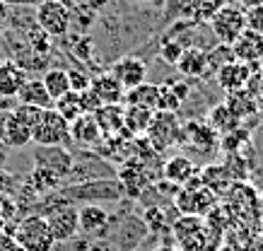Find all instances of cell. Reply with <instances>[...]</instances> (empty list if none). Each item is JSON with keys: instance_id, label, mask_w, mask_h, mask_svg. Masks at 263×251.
Segmentation results:
<instances>
[{"instance_id": "cell-25", "label": "cell", "mask_w": 263, "mask_h": 251, "mask_svg": "<svg viewBox=\"0 0 263 251\" xmlns=\"http://www.w3.org/2000/svg\"><path fill=\"white\" fill-rule=\"evenodd\" d=\"M121 191H128V196H140L145 186H147V171L140 162H130L128 167L121 169Z\"/></svg>"}, {"instance_id": "cell-47", "label": "cell", "mask_w": 263, "mask_h": 251, "mask_svg": "<svg viewBox=\"0 0 263 251\" xmlns=\"http://www.w3.org/2000/svg\"><path fill=\"white\" fill-rule=\"evenodd\" d=\"M3 20H5V3L0 0V22H3Z\"/></svg>"}, {"instance_id": "cell-18", "label": "cell", "mask_w": 263, "mask_h": 251, "mask_svg": "<svg viewBox=\"0 0 263 251\" xmlns=\"http://www.w3.org/2000/svg\"><path fill=\"white\" fill-rule=\"evenodd\" d=\"M78 218H80V232L85 235L104 237L106 227H109V213L99 208V205H85L78 208Z\"/></svg>"}, {"instance_id": "cell-7", "label": "cell", "mask_w": 263, "mask_h": 251, "mask_svg": "<svg viewBox=\"0 0 263 251\" xmlns=\"http://www.w3.org/2000/svg\"><path fill=\"white\" fill-rule=\"evenodd\" d=\"M53 232V239L58 242H70L80 232V218H78V208L75 205H58L51 213L44 215Z\"/></svg>"}, {"instance_id": "cell-29", "label": "cell", "mask_w": 263, "mask_h": 251, "mask_svg": "<svg viewBox=\"0 0 263 251\" xmlns=\"http://www.w3.org/2000/svg\"><path fill=\"white\" fill-rule=\"evenodd\" d=\"M53 109H56L68 123L78 121L80 116H85V111H82V99L78 92H68L65 97L56 99V102H53Z\"/></svg>"}, {"instance_id": "cell-5", "label": "cell", "mask_w": 263, "mask_h": 251, "mask_svg": "<svg viewBox=\"0 0 263 251\" xmlns=\"http://www.w3.org/2000/svg\"><path fill=\"white\" fill-rule=\"evenodd\" d=\"M208 25H210L213 36L220 41V46H232L241 36V32L247 29L244 8H239V5H224Z\"/></svg>"}, {"instance_id": "cell-13", "label": "cell", "mask_w": 263, "mask_h": 251, "mask_svg": "<svg viewBox=\"0 0 263 251\" xmlns=\"http://www.w3.org/2000/svg\"><path fill=\"white\" fill-rule=\"evenodd\" d=\"M27 80L29 78L17 61H10V58L0 61V97L3 99H15Z\"/></svg>"}, {"instance_id": "cell-2", "label": "cell", "mask_w": 263, "mask_h": 251, "mask_svg": "<svg viewBox=\"0 0 263 251\" xmlns=\"http://www.w3.org/2000/svg\"><path fill=\"white\" fill-rule=\"evenodd\" d=\"M145 140L150 143V147L157 155L179 145V140H181V121H179V116L176 113L155 111L150 128L145 133Z\"/></svg>"}, {"instance_id": "cell-27", "label": "cell", "mask_w": 263, "mask_h": 251, "mask_svg": "<svg viewBox=\"0 0 263 251\" xmlns=\"http://www.w3.org/2000/svg\"><path fill=\"white\" fill-rule=\"evenodd\" d=\"M41 82H44L48 97L53 99V102L65 97V94L70 92V78H68V70H63V68H51V70H46L44 78H41Z\"/></svg>"}, {"instance_id": "cell-40", "label": "cell", "mask_w": 263, "mask_h": 251, "mask_svg": "<svg viewBox=\"0 0 263 251\" xmlns=\"http://www.w3.org/2000/svg\"><path fill=\"white\" fill-rule=\"evenodd\" d=\"M145 222H147L150 229L160 232L162 227H164V213H162L160 208H147V210H145Z\"/></svg>"}, {"instance_id": "cell-28", "label": "cell", "mask_w": 263, "mask_h": 251, "mask_svg": "<svg viewBox=\"0 0 263 251\" xmlns=\"http://www.w3.org/2000/svg\"><path fill=\"white\" fill-rule=\"evenodd\" d=\"M172 229H174V237L179 239V246H181V244H186L196 235H200V232L205 229V225H203V220L196 218V215H181V218L174 222Z\"/></svg>"}, {"instance_id": "cell-26", "label": "cell", "mask_w": 263, "mask_h": 251, "mask_svg": "<svg viewBox=\"0 0 263 251\" xmlns=\"http://www.w3.org/2000/svg\"><path fill=\"white\" fill-rule=\"evenodd\" d=\"M200 181H203V186L208 191H213L215 196L232 188V179L222 164H208L205 169H203V174H200Z\"/></svg>"}, {"instance_id": "cell-42", "label": "cell", "mask_w": 263, "mask_h": 251, "mask_svg": "<svg viewBox=\"0 0 263 251\" xmlns=\"http://www.w3.org/2000/svg\"><path fill=\"white\" fill-rule=\"evenodd\" d=\"M15 186V181L8 171H0V194H10V188Z\"/></svg>"}, {"instance_id": "cell-14", "label": "cell", "mask_w": 263, "mask_h": 251, "mask_svg": "<svg viewBox=\"0 0 263 251\" xmlns=\"http://www.w3.org/2000/svg\"><path fill=\"white\" fill-rule=\"evenodd\" d=\"M97 128L102 130L104 138H111V136H121L123 133V104H104L99 106L95 113Z\"/></svg>"}, {"instance_id": "cell-4", "label": "cell", "mask_w": 263, "mask_h": 251, "mask_svg": "<svg viewBox=\"0 0 263 251\" xmlns=\"http://www.w3.org/2000/svg\"><path fill=\"white\" fill-rule=\"evenodd\" d=\"M72 22V12L65 8L61 0H44L36 5V20L34 25L39 27L41 32H46L51 39H61L68 34Z\"/></svg>"}, {"instance_id": "cell-39", "label": "cell", "mask_w": 263, "mask_h": 251, "mask_svg": "<svg viewBox=\"0 0 263 251\" xmlns=\"http://www.w3.org/2000/svg\"><path fill=\"white\" fill-rule=\"evenodd\" d=\"M68 78H70V92L82 94V92H87L89 89L92 78H89L87 73H82V70H68Z\"/></svg>"}, {"instance_id": "cell-32", "label": "cell", "mask_w": 263, "mask_h": 251, "mask_svg": "<svg viewBox=\"0 0 263 251\" xmlns=\"http://www.w3.org/2000/svg\"><path fill=\"white\" fill-rule=\"evenodd\" d=\"M181 99L176 97L174 87H172V82H162L160 85V97H157V111H164V113H176L181 109Z\"/></svg>"}, {"instance_id": "cell-15", "label": "cell", "mask_w": 263, "mask_h": 251, "mask_svg": "<svg viewBox=\"0 0 263 251\" xmlns=\"http://www.w3.org/2000/svg\"><path fill=\"white\" fill-rule=\"evenodd\" d=\"M0 143L8 147H24L27 143H32V130L12 111H8L3 119V126H0Z\"/></svg>"}, {"instance_id": "cell-49", "label": "cell", "mask_w": 263, "mask_h": 251, "mask_svg": "<svg viewBox=\"0 0 263 251\" xmlns=\"http://www.w3.org/2000/svg\"><path fill=\"white\" fill-rule=\"evenodd\" d=\"M258 106H261V111H263V102H258Z\"/></svg>"}, {"instance_id": "cell-16", "label": "cell", "mask_w": 263, "mask_h": 251, "mask_svg": "<svg viewBox=\"0 0 263 251\" xmlns=\"http://www.w3.org/2000/svg\"><path fill=\"white\" fill-rule=\"evenodd\" d=\"M155 111L143 106H123V133L128 138H143L152 123Z\"/></svg>"}, {"instance_id": "cell-17", "label": "cell", "mask_w": 263, "mask_h": 251, "mask_svg": "<svg viewBox=\"0 0 263 251\" xmlns=\"http://www.w3.org/2000/svg\"><path fill=\"white\" fill-rule=\"evenodd\" d=\"M176 70L183 78H203L210 70V53H205L203 49H183V56L176 63Z\"/></svg>"}, {"instance_id": "cell-34", "label": "cell", "mask_w": 263, "mask_h": 251, "mask_svg": "<svg viewBox=\"0 0 263 251\" xmlns=\"http://www.w3.org/2000/svg\"><path fill=\"white\" fill-rule=\"evenodd\" d=\"M27 41H29V46H32L34 53H39V58H44L48 51H51V36H48L46 32H41L36 25L27 32Z\"/></svg>"}, {"instance_id": "cell-35", "label": "cell", "mask_w": 263, "mask_h": 251, "mask_svg": "<svg viewBox=\"0 0 263 251\" xmlns=\"http://www.w3.org/2000/svg\"><path fill=\"white\" fill-rule=\"evenodd\" d=\"M167 20H191V0H167L164 8Z\"/></svg>"}, {"instance_id": "cell-43", "label": "cell", "mask_w": 263, "mask_h": 251, "mask_svg": "<svg viewBox=\"0 0 263 251\" xmlns=\"http://www.w3.org/2000/svg\"><path fill=\"white\" fill-rule=\"evenodd\" d=\"M258 5H263V0H239V8H244V10L258 8Z\"/></svg>"}, {"instance_id": "cell-45", "label": "cell", "mask_w": 263, "mask_h": 251, "mask_svg": "<svg viewBox=\"0 0 263 251\" xmlns=\"http://www.w3.org/2000/svg\"><path fill=\"white\" fill-rule=\"evenodd\" d=\"M152 251H181L179 246H172V244H162V246H157V249H152Z\"/></svg>"}, {"instance_id": "cell-38", "label": "cell", "mask_w": 263, "mask_h": 251, "mask_svg": "<svg viewBox=\"0 0 263 251\" xmlns=\"http://www.w3.org/2000/svg\"><path fill=\"white\" fill-rule=\"evenodd\" d=\"M244 17H247V29H251L256 34H263V5L244 10Z\"/></svg>"}, {"instance_id": "cell-41", "label": "cell", "mask_w": 263, "mask_h": 251, "mask_svg": "<svg viewBox=\"0 0 263 251\" xmlns=\"http://www.w3.org/2000/svg\"><path fill=\"white\" fill-rule=\"evenodd\" d=\"M0 251H22V246L17 244V239L12 237V232H8V229L0 232Z\"/></svg>"}, {"instance_id": "cell-21", "label": "cell", "mask_w": 263, "mask_h": 251, "mask_svg": "<svg viewBox=\"0 0 263 251\" xmlns=\"http://www.w3.org/2000/svg\"><path fill=\"white\" fill-rule=\"evenodd\" d=\"M17 104H24V106H39V109H53V99L48 97L46 87H44V82L32 78V80H27L20 89V94H17Z\"/></svg>"}, {"instance_id": "cell-24", "label": "cell", "mask_w": 263, "mask_h": 251, "mask_svg": "<svg viewBox=\"0 0 263 251\" xmlns=\"http://www.w3.org/2000/svg\"><path fill=\"white\" fill-rule=\"evenodd\" d=\"M70 136L78 143H82V145H89V147H97L99 143H102V130L97 128L95 119L89 116V113H85V116H80L78 121L70 123Z\"/></svg>"}, {"instance_id": "cell-12", "label": "cell", "mask_w": 263, "mask_h": 251, "mask_svg": "<svg viewBox=\"0 0 263 251\" xmlns=\"http://www.w3.org/2000/svg\"><path fill=\"white\" fill-rule=\"evenodd\" d=\"M89 92H92V94L102 102V106L104 104H123V94H126V89L121 87V82L116 80L111 73H97V75H92Z\"/></svg>"}, {"instance_id": "cell-31", "label": "cell", "mask_w": 263, "mask_h": 251, "mask_svg": "<svg viewBox=\"0 0 263 251\" xmlns=\"http://www.w3.org/2000/svg\"><path fill=\"white\" fill-rule=\"evenodd\" d=\"M249 143H251V138H249L247 128H237L220 138V147H222L227 155H241L249 147Z\"/></svg>"}, {"instance_id": "cell-36", "label": "cell", "mask_w": 263, "mask_h": 251, "mask_svg": "<svg viewBox=\"0 0 263 251\" xmlns=\"http://www.w3.org/2000/svg\"><path fill=\"white\" fill-rule=\"evenodd\" d=\"M44 111H46V109H39V106H24V104H17L15 109H12V113H15L17 119H20L29 130L36 126V121L41 119V113Z\"/></svg>"}, {"instance_id": "cell-33", "label": "cell", "mask_w": 263, "mask_h": 251, "mask_svg": "<svg viewBox=\"0 0 263 251\" xmlns=\"http://www.w3.org/2000/svg\"><path fill=\"white\" fill-rule=\"evenodd\" d=\"M227 174H230L232 184L234 181H244L249 174V162H247V155H227V160L222 164Z\"/></svg>"}, {"instance_id": "cell-1", "label": "cell", "mask_w": 263, "mask_h": 251, "mask_svg": "<svg viewBox=\"0 0 263 251\" xmlns=\"http://www.w3.org/2000/svg\"><path fill=\"white\" fill-rule=\"evenodd\" d=\"M12 237L22 246V251H53V246H56L53 232H51L46 218L39 213H32L20 222H15Z\"/></svg>"}, {"instance_id": "cell-20", "label": "cell", "mask_w": 263, "mask_h": 251, "mask_svg": "<svg viewBox=\"0 0 263 251\" xmlns=\"http://www.w3.org/2000/svg\"><path fill=\"white\" fill-rule=\"evenodd\" d=\"M193 177H196V164L189 157L174 155V157H169L167 162H164V179H167L169 184L183 188Z\"/></svg>"}, {"instance_id": "cell-48", "label": "cell", "mask_w": 263, "mask_h": 251, "mask_svg": "<svg viewBox=\"0 0 263 251\" xmlns=\"http://www.w3.org/2000/svg\"><path fill=\"white\" fill-rule=\"evenodd\" d=\"M3 229H5V222H3V218H0V232H3Z\"/></svg>"}, {"instance_id": "cell-11", "label": "cell", "mask_w": 263, "mask_h": 251, "mask_svg": "<svg viewBox=\"0 0 263 251\" xmlns=\"http://www.w3.org/2000/svg\"><path fill=\"white\" fill-rule=\"evenodd\" d=\"M234 61H241V63L256 65L263 61V34H256L251 29H244L241 36L230 46Z\"/></svg>"}, {"instance_id": "cell-37", "label": "cell", "mask_w": 263, "mask_h": 251, "mask_svg": "<svg viewBox=\"0 0 263 251\" xmlns=\"http://www.w3.org/2000/svg\"><path fill=\"white\" fill-rule=\"evenodd\" d=\"M160 56H162V61H167V63L176 65L179 61H181V56H183V46H181V44H176V41H172V39L162 41Z\"/></svg>"}, {"instance_id": "cell-23", "label": "cell", "mask_w": 263, "mask_h": 251, "mask_svg": "<svg viewBox=\"0 0 263 251\" xmlns=\"http://www.w3.org/2000/svg\"><path fill=\"white\" fill-rule=\"evenodd\" d=\"M224 104L230 106V111L244 121L247 116H254V113L261 111V106H258V99L249 92V89H239V92H230L227 97H224Z\"/></svg>"}, {"instance_id": "cell-3", "label": "cell", "mask_w": 263, "mask_h": 251, "mask_svg": "<svg viewBox=\"0 0 263 251\" xmlns=\"http://www.w3.org/2000/svg\"><path fill=\"white\" fill-rule=\"evenodd\" d=\"M70 138V123L56 109H46L32 128V143L39 147H61Z\"/></svg>"}, {"instance_id": "cell-6", "label": "cell", "mask_w": 263, "mask_h": 251, "mask_svg": "<svg viewBox=\"0 0 263 251\" xmlns=\"http://www.w3.org/2000/svg\"><path fill=\"white\" fill-rule=\"evenodd\" d=\"M179 145L189 147V150H193L198 155H210L220 147V136L203 119H196V121L181 123V140H179Z\"/></svg>"}, {"instance_id": "cell-46", "label": "cell", "mask_w": 263, "mask_h": 251, "mask_svg": "<svg viewBox=\"0 0 263 251\" xmlns=\"http://www.w3.org/2000/svg\"><path fill=\"white\" fill-rule=\"evenodd\" d=\"M3 3H22V5H29V3H36V5H39V3H44V0H3Z\"/></svg>"}, {"instance_id": "cell-44", "label": "cell", "mask_w": 263, "mask_h": 251, "mask_svg": "<svg viewBox=\"0 0 263 251\" xmlns=\"http://www.w3.org/2000/svg\"><path fill=\"white\" fill-rule=\"evenodd\" d=\"M85 3H87L92 10H99V8H104V5H106L109 0H85Z\"/></svg>"}, {"instance_id": "cell-9", "label": "cell", "mask_w": 263, "mask_h": 251, "mask_svg": "<svg viewBox=\"0 0 263 251\" xmlns=\"http://www.w3.org/2000/svg\"><path fill=\"white\" fill-rule=\"evenodd\" d=\"M215 205V194L208 191L205 186L203 188H181L176 194V208L183 213V215H205V213L213 210Z\"/></svg>"}, {"instance_id": "cell-8", "label": "cell", "mask_w": 263, "mask_h": 251, "mask_svg": "<svg viewBox=\"0 0 263 251\" xmlns=\"http://www.w3.org/2000/svg\"><path fill=\"white\" fill-rule=\"evenodd\" d=\"M109 73H111L114 78L121 82V87L128 92V89H133L145 82V78H147V63L138 56H123V58H116V61H114Z\"/></svg>"}, {"instance_id": "cell-19", "label": "cell", "mask_w": 263, "mask_h": 251, "mask_svg": "<svg viewBox=\"0 0 263 251\" xmlns=\"http://www.w3.org/2000/svg\"><path fill=\"white\" fill-rule=\"evenodd\" d=\"M203 121H205L210 128L215 130L220 138H222V136H227V133H232V130L241 128V121L230 111V106L224 104V102L215 104L213 109H208V116L203 119Z\"/></svg>"}, {"instance_id": "cell-30", "label": "cell", "mask_w": 263, "mask_h": 251, "mask_svg": "<svg viewBox=\"0 0 263 251\" xmlns=\"http://www.w3.org/2000/svg\"><path fill=\"white\" fill-rule=\"evenodd\" d=\"M224 0H191V20L193 22H210L224 8Z\"/></svg>"}, {"instance_id": "cell-22", "label": "cell", "mask_w": 263, "mask_h": 251, "mask_svg": "<svg viewBox=\"0 0 263 251\" xmlns=\"http://www.w3.org/2000/svg\"><path fill=\"white\" fill-rule=\"evenodd\" d=\"M157 97H160V85L143 82L123 94V106H143V109L157 111Z\"/></svg>"}, {"instance_id": "cell-10", "label": "cell", "mask_w": 263, "mask_h": 251, "mask_svg": "<svg viewBox=\"0 0 263 251\" xmlns=\"http://www.w3.org/2000/svg\"><path fill=\"white\" fill-rule=\"evenodd\" d=\"M256 65L241 63V61H227V63L217 70V85L224 89V94H230V92H239V89H247V85H249V80H251V75H254Z\"/></svg>"}]
</instances>
